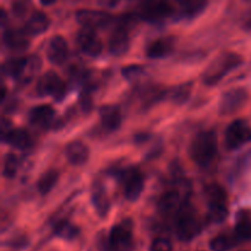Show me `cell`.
<instances>
[{"instance_id":"cell-1","label":"cell","mask_w":251,"mask_h":251,"mask_svg":"<svg viewBox=\"0 0 251 251\" xmlns=\"http://www.w3.org/2000/svg\"><path fill=\"white\" fill-rule=\"evenodd\" d=\"M217 135L212 130L201 131L194 137L190 145V157L196 164L207 167L217 154Z\"/></svg>"},{"instance_id":"cell-2","label":"cell","mask_w":251,"mask_h":251,"mask_svg":"<svg viewBox=\"0 0 251 251\" xmlns=\"http://www.w3.org/2000/svg\"><path fill=\"white\" fill-rule=\"evenodd\" d=\"M243 63V58L237 53H225L212 61L202 75V81L207 86H215L232 70Z\"/></svg>"},{"instance_id":"cell-3","label":"cell","mask_w":251,"mask_h":251,"mask_svg":"<svg viewBox=\"0 0 251 251\" xmlns=\"http://www.w3.org/2000/svg\"><path fill=\"white\" fill-rule=\"evenodd\" d=\"M39 68H41V60L36 55H32L29 58H16L7 60L2 65V71L19 82L26 83L37 75Z\"/></svg>"},{"instance_id":"cell-4","label":"cell","mask_w":251,"mask_h":251,"mask_svg":"<svg viewBox=\"0 0 251 251\" xmlns=\"http://www.w3.org/2000/svg\"><path fill=\"white\" fill-rule=\"evenodd\" d=\"M173 15V6L167 0H140L137 16L150 22H158Z\"/></svg>"},{"instance_id":"cell-5","label":"cell","mask_w":251,"mask_h":251,"mask_svg":"<svg viewBox=\"0 0 251 251\" xmlns=\"http://www.w3.org/2000/svg\"><path fill=\"white\" fill-rule=\"evenodd\" d=\"M251 142V127L245 120H234L225 132V145L228 150H238Z\"/></svg>"},{"instance_id":"cell-6","label":"cell","mask_w":251,"mask_h":251,"mask_svg":"<svg viewBox=\"0 0 251 251\" xmlns=\"http://www.w3.org/2000/svg\"><path fill=\"white\" fill-rule=\"evenodd\" d=\"M131 221H123L114 226L109 233V247L114 251H131L134 249Z\"/></svg>"},{"instance_id":"cell-7","label":"cell","mask_w":251,"mask_h":251,"mask_svg":"<svg viewBox=\"0 0 251 251\" xmlns=\"http://www.w3.org/2000/svg\"><path fill=\"white\" fill-rule=\"evenodd\" d=\"M66 83L54 71H48L39 77L37 91L41 96H50L55 100H61L66 95Z\"/></svg>"},{"instance_id":"cell-8","label":"cell","mask_w":251,"mask_h":251,"mask_svg":"<svg viewBox=\"0 0 251 251\" xmlns=\"http://www.w3.org/2000/svg\"><path fill=\"white\" fill-rule=\"evenodd\" d=\"M123 188H124V195L127 200L136 201L141 196L144 190L145 179L141 172L137 168H127L120 173Z\"/></svg>"},{"instance_id":"cell-9","label":"cell","mask_w":251,"mask_h":251,"mask_svg":"<svg viewBox=\"0 0 251 251\" xmlns=\"http://www.w3.org/2000/svg\"><path fill=\"white\" fill-rule=\"evenodd\" d=\"M201 232V225L191 211L188 208H181L176 222V234L183 242H190L198 237Z\"/></svg>"},{"instance_id":"cell-10","label":"cell","mask_w":251,"mask_h":251,"mask_svg":"<svg viewBox=\"0 0 251 251\" xmlns=\"http://www.w3.org/2000/svg\"><path fill=\"white\" fill-rule=\"evenodd\" d=\"M248 100V92L243 88H233L222 96L220 102V113L222 115H229L237 113Z\"/></svg>"},{"instance_id":"cell-11","label":"cell","mask_w":251,"mask_h":251,"mask_svg":"<svg viewBox=\"0 0 251 251\" xmlns=\"http://www.w3.org/2000/svg\"><path fill=\"white\" fill-rule=\"evenodd\" d=\"M76 19L83 27L88 28H103L113 22V17L104 11L82 9L76 12Z\"/></svg>"},{"instance_id":"cell-12","label":"cell","mask_w":251,"mask_h":251,"mask_svg":"<svg viewBox=\"0 0 251 251\" xmlns=\"http://www.w3.org/2000/svg\"><path fill=\"white\" fill-rule=\"evenodd\" d=\"M77 44L81 50L90 56H98L102 53V42L95 29L82 27L77 33Z\"/></svg>"},{"instance_id":"cell-13","label":"cell","mask_w":251,"mask_h":251,"mask_svg":"<svg viewBox=\"0 0 251 251\" xmlns=\"http://www.w3.org/2000/svg\"><path fill=\"white\" fill-rule=\"evenodd\" d=\"M69 47L68 42L61 36H54L49 41L47 47V58L55 65H61L68 59Z\"/></svg>"},{"instance_id":"cell-14","label":"cell","mask_w":251,"mask_h":251,"mask_svg":"<svg viewBox=\"0 0 251 251\" xmlns=\"http://www.w3.org/2000/svg\"><path fill=\"white\" fill-rule=\"evenodd\" d=\"M130 37L129 29L124 27L117 26L112 32L109 38V51L115 56H120L125 54L129 49Z\"/></svg>"},{"instance_id":"cell-15","label":"cell","mask_w":251,"mask_h":251,"mask_svg":"<svg viewBox=\"0 0 251 251\" xmlns=\"http://www.w3.org/2000/svg\"><path fill=\"white\" fill-rule=\"evenodd\" d=\"M29 122L36 126L49 127L55 119V110L49 104L37 105L32 108L28 114Z\"/></svg>"},{"instance_id":"cell-16","label":"cell","mask_w":251,"mask_h":251,"mask_svg":"<svg viewBox=\"0 0 251 251\" xmlns=\"http://www.w3.org/2000/svg\"><path fill=\"white\" fill-rule=\"evenodd\" d=\"M203 195L210 208H222L227 207L228 196L225 189L218 184H208L203 189Z\"/></svg>"},{"instance_id":"cell-17","label":"cell","mask_w":251,"mask_h":251,"mask_svg":"<svg viewBox=\"0 0 251 251\" xmlns=\"http://www.w3.org/2000/svg\"><path fill=\"white\" fill-rule=\"evenodd\" d=\"M102 126L108 131H115L122 124V112L118 105H103L100 110Z\"/></svg>"},{"instance_id":"cell-18","label":"cell","mask_w":251,"mask_h":251,"mask_svg":"<svg viewBox=\"0 0 251 251\" xmlns=\"http://www.w3.org/2000/svg\"><path fill=\"white\" fill-rule=\"evenodd\" d=\"M49 25H50V20L48 15L44 14L43 11H33L27 19L24 29L29 36H37V34L44 33L48 29Z\"/></svg>"},{"instance_id":"cell-19","label":"cell","mask_w":251,"mask_h":251,"mask_svg":"<svg viewBox=\"0 0 251 251\" xmlns=\"http://www.w3.org/2000/svg\"><path fill=\"white\" fill-rule=\"evenodd\" d=\"M176 41L172 37H163L150 43L146 48V55L151 59H159L169 55L173 51Z\"/></svg>"},{"instance_id":"cell-20","label":"cell","mask_w":251,"mask_h":251,"mask_svg":"<svg viewBox=\"0 0 251 251\" xmlns=\"http://www.w3.org/2000/svg\"><path fill=\"white\" fill-rule=\"evenodd\" d=\"M65 154L73 166H83L88 161L90 151L83 142L73 141L66 146Z\"/></svg>"},{"instance_id":"cell-21","label":"cell","mask_w":251,"mask_h":251,"mask_svg":"<svg viewBox=\"0 0 251 251\" xmlns=\"http://www.w3.org/2000/svg\"><path fill=\"white\" fill-rule=\"evenodd\" d=\"M28 36L25 29H6L4 32V43L12 50H24L29 44Z\"/></svg>"},{"instance_id":"cell-22","label":"cell","mask_w":251,"mask_h":251,"mask_svg":"<svg viewBox=\"0 0 251 251\" xmlns=\"http://www.w3.org/2000/svg\"><path fill=\"white\" fill-rule=\"evenodd\" d=\"M2 141L19 150H28L32 146V137L25 129H12L2 137Z\"/></svg>"},{"instance_id":"cell-23","label":"cell","mask_w":251,"mask_h":251,"mask_svg":"<svg viewBox=\"0 0 251 251\" xmlns=\"http://www.w3.org/2000/svg\"><path fill=\"white\" fill-rule=\"evenodd\" d=\"M92 202L96 208V212H97L100 217H105L108 211H109L110 203H109V200H108L104 189H103L100 185L96 186L95 190H93Z\"/></svg>"},{"instance_id":"cell-24","label":"cell","mask_w":251,"mask_h":251,"mask_svg":"<svg viewBox=\"0 0 251 251\" xmlns=\"http://www.w3.org/2000/svg\"><path fill=\"white\" fill-rule=\"evenodd\" d=\"M59 180V172L55 169H49L47 171L43 176L39 178L38 183H37V189L42 195H47L53 190L54 186L56 185Z\"/></svg>"},{"instance_id":"cell-25","label":"cell","mask_w":251,"mask_h":251,"mask_svg":"<svg viewBox=\"0 0 251 251\" xmlns=\"http://www.w3.org/2000/svg\"><path fill=\"white\" fill-rule=\"evenodd\" d=\"M186 16H196L205 10L207 0H176Z\"/></svg>"},{"instance_id":"cell-26","label":"cell","mask_w":251,"mask_h":251,"mask_svg":"<svg viewBox=\"0 0 251 251\" xmlns=\"http://www.w3.org/2000/svg\"><path fill=\"white\" fill-rule=\"evenodd\" d=\"M191 88H193V83H183V85H179L176 87H174L173 90L169 93V97H171L172 102L176 103V104H183L186 100H189L191 93Z\"/></svg>"},{"instance_id":"cell-27","label":"cell","mask_w":251,"mask_h":251,"mask_svg":"<svg viewBox=\"0 0 251 251\" xmlns=\"http://www.w3.org/2000/svg\"><path fill=\"white\" fill-rule=\"evenodd\" d=\"M54 233L58 237L63 238V239L73 240L74 238L77 237L78 228L76 226H74L73 223L69 222V221H60L55 226V228H54Z\"/></svg>"},{"instance_id":"cell-28","label":"cell","mask_w":251,"mask_h":251,"mask_svg":"<svg viewBox=\"0 0 251 251\" xmlns=\"http://www.w3.org/2000/svg\"><path fill=\"white\" fill-rule=\"evenodd\" d=\"M179 203H180V196H179V193L176 190H172L162 196L161 200H159V208H161L163 212H171V211H174L178 207Z\"/></svg>"},{"instance_id":"cell-29","label":"cell","mask_w":251,"mask_h":251,"mask_svg":"<svg viewBox=\"0 0 251 251\" xmlns=\"http://www.w3.org/2000/svg\"><path fill=\"white\" fill-rule=\"evenodd\" d=\"M237 244V239L229 235H218L210 242V248L212 251H228Z\"/></svg>"},{"instance_id":"cell-30","label":"cell","mask_w":251,"mask_h":251,"mask_svg":"<svg viewBox=\"0 0 251 251\" xmlns=\"http://www.w3.org/2000/svg\"><path fill=\"white\" fill-rule=\"evenodd\" d=\"M20 167V159L15 156L14 153H9L5 157L4 168H2V174L6 178H14L17 174Z\"/></svg>"},{"instance_id":"cell-31","label":"cell","mask_w":251,"mask_h":251,"mask_svg":"<svg viewBox=\"0 0 251 251\" xmlns=\"http://www.w3.org/2000/svg\"><path fill=\"white\" fill-rule=\"evenodd\" d=\"M235 235L240 240H250L251 239V220L250 218H242L238 222L235 228Z\"/></svg>"},{"instance_id":"cell-32","label":"cell","mask_w":251,"mask_h":251,"mask_svg":"<svg viewBox=\"0 0 251 251\" xmlns=\"http://www.w3.org/2000/svg\"><path fill=\"white\" fill-rule=\"evenodd\" d=\"M122 74L124 76V78H126L127 81H136L144 75L145 70L140 65H129L123 69Z\"/></svg>"},{"instance_id":"cell-33","label":"cell","mask_w":251,"mask_h":251,"mask_svg":"<svg viewBox=\"0 0 251 251\" xmlns=\"http://www.w3.org/2000/svg\"><path fill=\"white\" fill-rule=\"evenodd\" d=\"M29 7H31V1H28V0H17L12 5V11L16 16L22 17L28 14Z\"/></svg>"},{"instance_id":"cell-34","label":"cell","mask_w":251,"mask_h":251,"mask_svg":"<svg viewBox=\"0 0 251 251\" xmlns=\"http://www.w3.org/2000/svg\"><path fill=\"white\" fill-rule=\"evenodd\" d=\"M151 251H172V243L166 238H158L152 244Z\"/></svg>"},{"instance_id":"cell-35","label":"cell","mask_w":251,"mask_h":251,"mask_svg":"<svg viewBox=\"0 0 251 251\" xmlns=\"http://www.w3.org/2000/svg\"><path fill=\"white\" fill-rule=\"evenodd\" d=\"M81 108L83 109V112H90L91 109H92V100H91V96L90 93H85V95H82V97H81Z\"/></svg>"},{"instance_id":"cell-36","label":"cell","mask_w":251,"mask_h":251,"mask_svg":"<svg viewBox=\"0 0 251 251\" xmlns=\"http://www.w3.org/2000/svg\"><path fill=\"white\" fill-rule=\"evenodd\" d=\"M0 127H1V130H0V131H1V136L2 137H4L5 135L9 134V132L12 130L11 123H10L9 120L6 119V118H2V119H1V125H0Z\"/></svg>"},{"instance_id":"cell-37","label":"cell","mask_w":251,"mask_h":251,"mask_svg":"<svg viewBox=\"0 0 251 251\" xmlns=\"http://www.w3.org/2000/svg\"><path fill=\"white\" fill-rule=\"evenodd\" d=\"M100 6L108 7V9H113V7L117 6L120 2V0H98Z\"/></svg>"},{"instance_id":"cell-38","label":"cell","mask_w":251,"mask_h":251,"mask_svg":"<svg viewBox=\"0 0 251 251\" xmlns=\"http://www.w3.org/2000/svg\"><path fill=\"white\" fill-rule=\"evenodd\" d=\"M41 1L42 5H44V6H49V5H53L54 2H56L58 0H39Z\"/></svg>"},{"instance_id":"cell-39","label":"cell","mask_w":251,"mask_h":251,"mask_svg":"<svg viewBox=\"0 0 251 251\" xmlns=\"http://www.w3.org/2000/svg\"><path fill=\"white\" fill-rule=\"evenodd\" d=\"M240 251H247V250H240Z\"/></svg>"}]
</instances>
